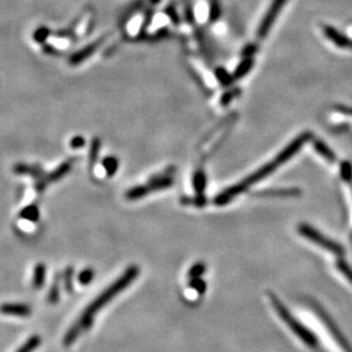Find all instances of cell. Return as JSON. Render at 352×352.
I'll return each mask as SVG.
<instances>
[{
	"instance_id": "obj_13",
	"label": "cell",
	"mask_w": 352,
	"mask_h": 352,
	"mask_svg": "<svg viewBox=\"0 0 352 352\" xmlns=\"http://www.w3.org/2000/svg\"><path fill=\"white\" fill-rule=\"evenodd\" d=\"M46 279V266L44 263H38L34 267L33 270V278H32V285L36 290H39L45 284Z\"/></svg>"
},
{
	"instance_id": "obj_6",
	"label": "cell",
	"mask_w": 352,
	"mask_h": 352,
	"mask_svg": "<svg viewBox=\"0 0 352 352\" xmlns=\"http://www.w3.org/2000/svg\"><path fill=\"white\" fill-rule=\"evenodd\" d=\"M287 2V0H273L272 5L267 10L265 17H263L261 23H260L259 29H258V38L259 39H265V38L268 36L270 29H272L273 24L276 21L278 14L280 13V10L285 6V3Z\"/></svg>"
},
{
	"instance_id": "obj_19",
	"label": "cell",
	"mask_w": 352,
	"mask_h": 352,
	"mask_svg": "<svg viewBox=\"0 0 352 352\" xmlns=\"http://www.w3.org/2000/svg\"><path fill=\"white\" fill-rule=\"evenodd\" d=\"M118 167H119V162L115 157L110 156L103 160V168L105 172H106V175L110 176V177H112V176L117 172Z\"/></svg>"
},
{
	"instance_id": "obj_12",
	"label": "cell",
	"mask_w": 352,
	"mask_h": 352,
	"mask_svg": "<svg viewBox=\"0 0 352 352\" xmlns=\"http://www.w3.org/2000/svg\"><path fill=\"white\" fill-rule=\"evenodd\" d=\"M313 147H315V150L319 155H322L325 160L330 162V163H333V162L336 160L335 154H334L333 151L330 150L323 140H316V142L313 143Z\"/></svg>"
},
{
	"instance_id": "obj_25",
	"label": "cell",
	"mask_w": 352,
	"mask_h": 352,
	"mask_svg": "<svg viewBox=\"0 0 352 352\" xmlns=\"http://www.w3.org/2000/svg\"><path fill=\"white\" fill-rule=\"evenodd\" d=\"M189 286H191L193 290H195L197 293L203 294L206 290V284L202 278H193V279H189Z\"/></svg>"
},
{
	"instance_id": "obj_26",
	"label": "cell",
	"mask_w": 352,
	"mask_h": 352,
	"mask_svg": "<svg viewBox=\"0 0 352 352\" xmlns=\"http://www.w3.org/2000/svg\"><path fill=\"white\" fill-rule=\"evenodd\" d=\"M100 147H101V142L97 138H95L91 143V147H90V153H89V162L91 165L95 164V162L97 160L98 156V152H100Z\"/></svg>"
},
{
	"instance_id": "obj_30",
	"label": "cell",
	"mask_w": 352,
	"mask_h": 352,
	"mask_svg": "<svg viewBox=\"0 0 352 352\" xmlns=\"http://www.w3.org/2000/svg\"><path fill=\"white\" fill-rule=\"evenodd\" d=\"M255 51H256V46L255 45H250L244 49V52H243V55L246 56V57H250V55H252L253 52H255Z\"/></svg>"
},
{
	"instance_id": "obj_22",
	"label": "cell",
	"mask_w": 352,
	"mask_h": 352,
	"mask_svg": "<svg viewBox=\"0 0 352 352\" xmlns=\"http://www.w3.org/2000/svg\"><path fill=\"white\" fill-rule=\"evenodd\" d=\"M340 170L343 180L350 182L352 180V164L350 163V161H343L341 163Z\"/></svg>"
},
{
	"instance_id": "obj_4",
	"label": "cell",
	"mask_w": 352,
	"mask_h": 352,
	"mask_svg": "<svg viewBox=\"0 0 352 352\" xmlns=\"http://www.w3.org/2000/svg\"><path fill=\"white\" fill-rule=\"evenodd\" d=\"M174 168L168 169L165 172L158 174L156 176H153L150 179V181L145 185H139L136 187L130 188L128 192L126 193V199L129 201H136L143 199L144 196L150 195L151 193L162 191V189H167L171 187L174 184L172 180V175H174Z\"/></svg>"
},
{
	"instance_id": "obj_5",
	"label": "cell",
	"mask_w": 352,
	"mask_h": 352,
	"mask_svg": "<svg viewBox=\"0 0 352 352\" xmlns=\"http://www.w3.org/2000/svg\"><path fill=\"white\" fill-rule=\"evenodd\" d=\"M298 231L300 233L302 237L307 238L308 241L315 243L316 245H318L322 249L330 252L332 254H335L337 256H341L343 254V248L339 244V243L333 241V239H330L329 237H326L325 235L320 233V231L310 226V225L300 224L298 227Z\"/></svg>"
},
{
	"instance_id": "obj_7",
	"label": "cell",
	"mask_w": 352,
	"mask_h": 352,
	"mask_svg": "<svg viewBox=\"0 0 352 352\" xmlns=\"http://www.w3.org/2000/svg\"><path fill=\"white\" fill-rule=\"evenodd\" d=\"M71 167H72L71 162L70 161L64 162V163H62L61 165H59L56 170L51 171L50 174L44 176V177L40 179H38L36 185H34V191H36L37 193L44 192L46 187H47L49 184H51V182H55V181H58L59 179H62L64 176L68 175L69 171L71 170Z\"/></svg>"
},
{
	"instance_id": "obj_2",
	"label": "cell",
	"mask_w": 352,
	"mask_h": 352,
	"mask_svg": "<svg viewBox=\"0 0 352 352\" xmlns=\"http://www.w3.org/2000/svg\"><path fill=\"white\" fill-rule=\"evenodd\" d=\"M311 138H312L311 132L307 131L301 133V135L298 136L293 142L288 144V145L285 147L281 152H279V154H278L274 160L270 161L269 163L262 165L261 168H259L258 170L253 172V174L243 179V180L239 181L238 184H235L234 186H231V187L225 189L224 192H221L219 195H217L216 199H214V204L220 206L226 205V204L231 202L236 196L241 195L246 191H249L250 187H252L253 185L258 184V182L261 181L262 179H265L268 177V176L274 174L278 168L286 163V162L290 160V158L293 157Z\"/></svg>"
},
{
	"instance_id": "obj_8",
	"label": "cell",
	"mask_w": 352,
	"mask_h": 352,
	"mask_svg": "<svg viewBox=\"0 0 352 352\" xmlns=\"http://www.w3.org/2000/svg\"><path fill=\"white\" fill-rule=\"evenodd\" d=\"M324 34H325L327 39H329L330 41H333L337 47L341 48H352V40L350 38H348L337 31L336 29H334L333 26L329 25H325L324 26Z\"/></svg>"
},
{
	"instance_id": "obj_18",
	"label": "cell",
	"mask_w": 352,
	"mask_h": 352,
	"mask_svg": "<svg viewBox=\"0 0 352 352\" xmlns=\"http://www.w3.org/2000/svg\"><path fill=\"white\" fill-rule=\"evenodd\" d=\"M73 274H75V268L73 267H68L63 274V279H64V288L68 293L71 294L73 292Z\"/></svg>"
},
{
	"instance_id": "obj_1",
	"label": "cell",
	"mask_w": 352,
	"mask_h": 352,
	"mask_svg": "<svg viewBox=\"0 0 352 352\" xmlns=\"http://www.w3.org/2000/svg\"><path fill=\"white\" fill-rule=\"evenodd\" d=\"M139 276V268L137 266H131L126 272L120 276L118 279H115L110 286L105 288L88 307L84 309V311L81 313L78 320L70 327L66 332L64 339H63V344L65 347H70L76 341V339L81 334L86 332L93 326L95 316L97 312L101 310L108 302H111L118 294L125 291L137 277Z\"/></svg>"
},
{
	"instance_id": "obj_31",
	"label": "cell",
	"mask_w": 352,
	"mask_h": 352,
	"mask_svg": "<svg viewBox=\"0 0 352 352\" xmlns=\"http://www.w3.org/2000/svg\"><path fill=\"white\" fill-rule=\"evenodd\" d=\"M233 97H234V93H230V91H229V93H226L223 96V100H221V104L226 105L228 103H230V101L233 100Z\"/></svg>"
},
{
	"instance_id": "obj_17",
	"label": "cell",
	"mask_w": 352,
	"mask_h": 352,
	"mask_svg": "<svg viewBox=\"0 0 352 352\" xmlns=\"http://www.w3.org/2000/svg\"><path fill=\"white\" fill-rule=\"evenodd\" d=\"M40 342H41L40 336H38V335L31 336L30 339L27 340L26 342L24 343L23 346L21 347L16 352H32L33 350H36L37 348L40 346Z\"/></svg>"
},
{
	"instance_id": "obj_10",
	"label": "cell",
	"mask_w": 352,
	"mask_h": 352,
	"mask_svg": "<svg viewBox=\"0 0 352 352\" xmlns=\"http://www.w3.org/2000/svg\"><path fill=\"white\" fill-rule=\"evenodd\" d=\"M1 311L3 315L27 317L31 313V308L23 303H6L2 305Z\"/></svg>"
},
{
	"instance_id": "obj_9",
	"label": "cell",
	"mask_w": 352,
	"mask_h": 352,
	"mask_svg": "<svg viewBox=\"0 0 352 352\" xmlns=\"http://www.w3.org/2000/svg\"><path fill=\"white\" fill-rule=\"evenodd\" d=\"M302 192L299 188H279V189H268V191H263L256 193V196L259 197H294L301 195Z\"/></svg>"
},
{
	"instance_id": "obj_29",
	"label": "cell",
	"mask_w": 352,
	"mask_h": 352,
	"mask_svg": "<svg viewBox=\"0 0 352 352\" xmlns=\"http://www.w3.org/2000/svg\"><path fill=\"white\" fill-rule=\"evenodd\" d=\"M336 111L341 112L343 114H348V115H352V107L349 106H342V105H337L335 107Z\"/></svg>"
},
{
	"instance_id": "obj_23",
	"label": "cell",
	"mask_w": 352,
	"mask_h": 352,
	"mask_svg": "<svg viewBox=\"0 0 352 352\" xmlns=\"http://www.w3.org/2000/svg\"><path fill=\"white\" fill-rule=\"evenodd\" d=\"M205 273V265L203 262H197L194 266L189 269L188 272V278L193 279V278H200L202 275Z\"/></svg>"
},
{
	"instance_id": "obj_32",
	"label": "cell",
	"mask_w": 352,
	"mask_h": 352,
	"mask_svg": "<svg viewBox=\"0 0 352 352\" xmlns=\"http://www.w3.org/2000/svg\"><path fill=\"white\" fill-rule=\"evenodd\" d=\"M201 8H199V19L204 20L206 17V13H207V8L204 5L200 6Z\"/></svg>"
},
{
	"instance_id": "obj_11",
	"label": "cell",
	"mask_w": 352,
	"mask_h": 352,
	"mask_svg": "<svg viewBox=\"0 0 352 352\" xmlns=\"http://www.w3.org/2000/svg\"><path fill=\"white\" fill-rule=\"evenodd\" d=\"M14 172L17 175H27L31 177L40 179L45 176L44 170L39 167V165H30V164H23L20 163L14 167Z\"/></svg>"
},
{
	"instance_id": "obj_27",
	"label": "cell",
	"mask_w": 352,
	"mask_h": 352,
	"mask_svg": "<svg viewBox=\"0 0 352 352\" xmlns=\"http://www.w3.org/2000/svg\"><path fill=\"white\" fill-rule=\"evenodd\" d=\"M216 75H217V78L219 79L220 82L224 84V86H228V84H230L231 81H233L231 75L225 69H217Z\"/></svg>"
},
{
	"instance_id": "obj_21",
	"label": "cell",
	"mask_w": 352,
	"mask_h": 352,
	"mask_svg": "<svg viewBox=\"0 0 352 352\" xmlns=\"http://www.w3.org/2000/svg\"><path fill=\"white\" fill-rule=\"evenodd\" d=\"M336 268L339 269V272L343 275L344 277L347 278L348 280L352 284V268L348 265L347 262H344L342 259H339L336 262Z\"/></svg>"
},
{
	"instance_id": "obj_24",
	"label": "cell",
	"mask_w": 352,
	"mask_h": 352,
	"mask_svg": "<svg viewBox=\"0 0 352 352\" xmlns=\"http://www.w3.org/2000/svg\"><path fill=\"white\" fill-rule=\"evenodd\" d=\"M94 276H95L94 270L90 269V268H87V269L82 270V272L79 274L78 280H79V283L81 285H88V284H90L91 281H93Z\"/></svg>"
},
{
	"instance_id": "obj_14",
	"label": "cell",
	"mask_w": 352,
	"mask_h": 352,
	"mask_svg": "<svg viewBox=\"0 0 352 352\" xmlns=\"http://www.w3.org/2000/svg\"><path fill=\"white\" fill-rule=\"evenodd\" d=\"M252 66H253V59L251 57H246L243 59L235 70L234 79H241L244 75H248L250 70L252 69Z\"/></svg>"
},
{
	"instance_id": "obj_3",
	"label": "cell",
	"mask_w": 352,
	"mask_h": 352,
	"mask_svg": "<svg viewBox=\"0 0 352 352\" xmlns=\"http://www.w3.org/2000/svg\"><path fill=\"white\" fill-rule=\"evenodd\" d=\"M268 299L270 301V304L275 311H276L277 316L279 317L281 322H284L285 325L287 326V328L293 332L295 336L298 337L299 340H301L305 346L309 348H316L317 347V339L311 330H309L307 327H305L303 324L295 318V317L292 315L288 310L286 305H285L283 302H281L276 294L269 292L268 293Z\"/></svg>"
},
{
	"instance_id": "obj_20",
	"label": "cell",
	"mask_w": 352,
	"mask_h": 352,
	"mask_svg": "<svg viewBox=\"0 0 352 352\" xmlns=\"http://www.w3.org/2000/svg\"><path fill=\"white\" fill-rule=\"evenodd\" d=\"M97 47H98V44H93V45L88 46V47L84 48L83 50L79 51L78 54L73 56V57L71 58V63H75H75H79V62L82 61V59L87 58L88 56H90L95 50H96Z\"/></svg>"
},
{
	"instance_id": "obj_16",
	"label": "cell",
	"mask_w": 352,
	"mask_h": 352,
	"mask_svg": "<svg viewBox=\"0 0 352 352\" xmlns=\"http://www.w3.org/2000/svg\"><path fill=\"white\" fill-rule=\"evenodd\" d=\"M20 216L27 221H31V223H36L39 219V210L36 205H29L25 206L24 209L21 211Z\"/></svg>"
},
{
	"instance_id": "obj_28",
	"label": "cell",
	"mask_w": 352,
	"mask_h": 352,
	"mask_svg": "<svg viewBox=\"0 0 352 352\" xmlns=\"http://www.w3.org/2000/svg\"><path fill=\"white\" fill-rule=\"evenodd\" d=\"M83 145H84V139L82 138V137L76 136L71 140V147H72V149H80V147H82Z\"/></svg>"
},
{
	"instance_id": "obj_15",
	"label": "cell",
	"mask_w": 352,
	"mask_h": 352,
	"mask_svg": "<svg viewBox=\"0 0 352 352\" xmlns=\"http://www.w3.org/2000/svg\"><path fill=\"white\" fill-rule=\"evenodd\" d=\"M59 281H61V274H57L54 277V281L48 293V302L50 304H56L59 300Z\"/></svg>"
}]
</instances>
